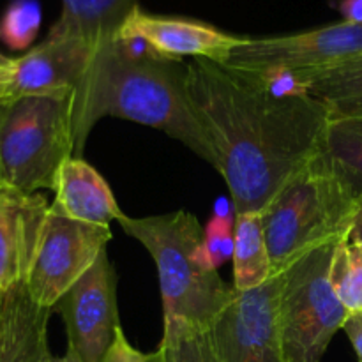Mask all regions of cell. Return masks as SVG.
I'll list each match as a JSON object with an SVG mask.
<instances>
[{
    "instance_id": "cell-12",
    "label": "cell",
    "mask_w": 362,
    "mask_h": 362,
    "mask_svg": "<svg viewBox=\"0 0 362 362\" xmlns=\"http://www.w3.org/2000/svg\"><path fill=\"white\" fill-rule=\"evenodd\" d=\"M94 53L78 39L46 35L41 45L14 59L7 99L25 95L73 98Z\"/></svg>"
},
{
    "instance_id": "cell-16",
    "label": "cell",
    "mask_w": 362,
    "mask_h": 362,
    "mask_svg": "<svg viewBox=\"0 0 362 362\" xmlns=\"http://www.w3.org/2000/svg\"><path fill=\"white\" fill-rule=\"evenodd\" d=\"M311 165L334 177L354 200H362V117L329 119Z\"/></svg>"
},
{
    "instance_id": "cell-26",
    "label": "cell",
    "mask_w": 362,
    "mask_h": 362,
    "mask_svg": "<svg viewBox=\"0 0 362 362\" xmlns=\"http://www.w3.org/2000/svg\"><path fill=\"white\" fill-rule=\"evenodd\" d=\"M13 64L14 59H9L4 53H0V101H6L9 98V81Z\"/></svg>"
},
{
    "instance_id": "cell-13",
    "label": "cell",
    "mask_w": 362,
    "mask_h": 362,
    "mask_svg": "<svg viewBox=\"0 0 362 362\" xmlns=\"http://www.w3.org/2000/svg\"><path fill=\"white\" fill-rule=\"evenodd\" d=\"M49 205L45 197L0 187V290L25 283L32 267Z\"/></svg>"
},
{
    "instance_id": "cell-2",
    "label": "cell",
    "mask_w": 362,
    "mask_h": 362,
    "mask_svg": "<svg viewBox=\"0 0 362 362\" xmlns=\"http://www.w3.org/2000/svg\"><path fill=\"white\" fill-rule=\"evenodd\" d=\"M187 64L163 59L141 42L112 39L94 53L73 95L74 156L105 117L163 131L216 168V154L186 87Z\"/></svg>"
},
{
    "instance_id": "cell-1",
    "label": "cell",
    "mask_w": 362,
    "mask_h": 362,
    "mask_svg": "<svg viewBox=\"0 0 362 362\" xmlns=\"http://www.w3.org/2000/svg\"><path fill=\"white\" fill-rule=\"evenodd\" d=\"M186 87L235 214L264 211L313 161L331 119L299 88L207 59L187 64Z\"/></svg>"
},
{
    "instance_id": "cell-8",
    "label": "cell",
    "mask_w": 362,
    "mask_h": 362,
    "mask_svg": "<svg viewBox=\"0 0 362 362\" xmlns=\"http://www.w3.org/2000/svg\"><path fill=\"white\" fill-rule=\"evenodd\" d=\"M110 226L66 218L49 207L25 286L35 304L53 310L64 293L98 262L112 240Z\"/></svg>"
},
{
    "instance_id": "cell-17",
    "label": "cell",
    "mask_w": 362,
    "mask_h": 362,
    "mask_svg": "<svg viewBox=\"0 0 362 362\" xmlns=\"http://www.w3.org/2000/svg\"><path fill=\"white\" fill-rule=\"evenodd\" d=\"M293 88L318 99L331 119L362 117V59L318 73L290 78Z\"/></svg>"
},
{
    "instance_id": "cell-7",
    "label": "cell",
    "mask_w": 362,
    "mask_h": 362,
    "mask_svg": "<svg viewBox=\"0 0 362 362\" xmlns=\"http://www.w3.org/2000/svg\"><path fill=\"white\" fill-rule=\"evenodd\" d=\"M362 59V23H339L272 37H246L225 66L265 80L299 76Z\"/></svg>"
},
{
    "instance_id": "cell-28",
    "label": "cell",
    "mask_w": 362,
    "mask_h": 362,
    "mask_svg": "<svg viewBox=\"0 0 362 362\" xmlns=\"http://www.w3.org/2000/svg\"><path fill=\"white\" fill-rule=\"evenodd\" d=\"M52 362H83V361H81L80 357H78L76 354H74V350L67 349L64 356H60V357L53 356V361Z\"/></svg>"
},
{
    "instance_id": "cell-19",
    "label": "cell",
    "mask_w": 362,
    "mask_h": 362,
    "mask_svg": "<svg viewBox=\"0 0 362 362\" xmlns=\"http://www.w3.org/2000/svg\"><path fill=\"white\" fill-rule=\"evenodd\" d=\"M329 279L349 313L362 311V246L350 243L349 235L336 246Z\"/></svg>"
},
{
    "instance_id": "cell-18",
    "label": "cell",
    "mask_w": 362,
    "mask_h": 362,
    "mask_svg": "<svg viewBox=\"0 0 362 362\" xmlns=\"http://www.w3.org/2000/svg\"><path fill=\"white\" fill-rule=\"evenodd\" d=\"M233 288H258L274 276L262 212H240L233 221Z\"/></svg>"
},
{
    "instance_id": "cell-24",
    "label": "cell",
    "mask_w": 362,
    "mask_h": 362,
    "mask_svg": "<svg viewBox=\"0 0 362 362\" xmlns=\"http://www.w3.org/2000/svg\"><path fill=\"white\" fill-rule=\"evenodd\" d=\"M343 331H345L346 338L352 343V349L356 352L357 359L362 362V311L349 313L345 324H343Z\"/></svg>"
},
{
    "instance_id": "cell-15",
    "label": "cell",
    "mask_w": 362,
    "mask_h": 362,
    "mask_svg": "<svg viewBox=\"0 0 362 362\" xmlns=\"http://www.w3.org/2000/svg\"><path fill=\"white\" fill-rule=\"evenodd\" d=\"M136 0H62V13L52 25V37L78 39L98 52L117 37Z\"/></svg>"
},
{
    "instance_id": "cell-22",
    "label": "cell",
    "mask_w": 362,
    "mask_h": 362,
    "mask_svg": "<svg viewBox=\"0 0 362 362\" xmlns=\"http://www.w3.org/2000/svg\"><path fill=\"white\" fill-rule=\"evenodd\" d=\"M230 255H233L232 221L223 216H214L204 230V257L207 264L218 271Z\"/></svg>"
},
{
    "instance_id": "cell-6",
    "label": "cell",
    "mask_w": 362,
    "mask_h": 362,
    "mask_svg": "<svg viewBox=\"0 0 362 362\" xmlns=\"http://www.w3.org/2000/svg\"><path fill=\"white\" fill-rule=\"evenodd\" d=\"M338 243L308 251L278 274L276 313L285 362H320L349 317L329 279Z\"/></svg>"
},
{
    "instance_id": "cell-27",
    "label": "cell",
    "mask_w": 362,
    "mask_h": 362,
    "mask_svg": "<svg viewBox=\"0 0 362 362\" xmlns=\"http://www.w3.org/2000/svg\"><path fill=\"white\" fill-rule=\"evenodd\" d=\"M349 240L354 244L362 246V200L357 202L356 214H354L352 226L349 230Z\"/></svg>"
},
{
    "instance_id": "cell-10",
    "label": "cell",
    "mask_w": 362,
    "mask_h": 362,
    "mask_svg": "<svg viewBox=\"0 0 362 362\" xmlns=\"http://www.w3.org/2000/svg\"><path fill=\"white\" fill-rule=\"evenodd\" d=\"M278 285L274 274L258 288L235 290L211 327L219 362H285L276 313Z\"/></svg>"
},
{
    "instance_id": "cell-3",
    "label": "cell",
    "mask_w": 362,
    "mask_h": 362,
    "mask_svg": "<svg viewBox=\"0 0 362 362\" xmlns=\"http://www.w3.org/2000/svg\"><path fill=\"white\" fill-rule=\"evenodd\" d=\"M117 223L148 251L159 276L163 324L212 327L235 296L204 257V228L197 216L180 211Z\"/></svg>"
},
{
    "instance_id": "cell-29",
    "label": "cell",
    "mask_w": 362,
    "mask_h": 362,
    "mask_svg": "<svg viewBox=\"0 0 362 362\" xmlns=\"http://www.w3.org/2000/svg\"><path fill=\"white\" fill-rule=\"evenodd\" d=\"M2 299H4V292L0 290V306H2Z\"/></svg>"
},
{
    "instance_id": "cell-23",
    "label": "cell",
    "mask_w": 362,
    "mask_h": 362,
    "mask_svg": "<svg viewBox=\"0 0 362 362\" xmlns=\"http://www.w3.org/2000/svg\"><path fill=\"white\" fill-rule=\"evenodd\" d=\"M103 362H166L165 354L161 349L156 352H141V350L134 349L129 341H127L126 334H124L122 327L117 332V338L110 350L106 352Z\"/></svg>"
},
{
    "instance_id": "cell-5",
    "label": "cell",
    "mask_w": 362,
    "mask_h": 362,
    "mask_svg": "<svg viewBox=\"0 0 362 362\" xmlns=\"http://www.w3.org/2000/svg\"><path fill=\"white\" fill-rule=\"evenodd\" d=\"M357 202L341 184L310 163L262 211L272 272L308 251L349 235Z\"/></svg>"
},
{
    "instance_id": "cell-20",
    "label": "cell",
    "mask_w": 362,
    "mask_h": 362,
    "mask_svg": "<svg viewBox=\"0 0 362 362\" xmlns=\"http://www.w3.org/2000/svg\"><path fill=\"white\" fill-rule=\"evenodd\" d=\"M159 349L166 362H219L211 327L163 324Z\"/></svg>"
},
{
    "instance_id": "cell-11",
    "label": "cell",
    "mask_w": 362,
    "mask_h": 362,
    "mask_svg": "<svg viewBox=\"0 0 362 362\" xmlns=\"http://www.w3.org/2000/svg\"><path fill=\"white\" fill-rule=\"evenodd\" d=\"M117 37L138 41L154 55L182 62V59H207L226 64L230 53L246 41L202 20L154 14L134 6L120 25Z\"/></svg>"
},
{
    "instance_id": "cell-4",
    "label": "cell",
    "mask_w": 362,
    "mask_h": 362,
    "mask_svg": "<svg viewBox=\"0 0 362 362\" xmlns=\"http://www.w3.org/2000/svg\"><path fill=\"white\" fill-rule=\"evenodd\" d=\"M73 156V98L0 101V187L53 191L60 166Z\"/></svg>"
},
{
    "instance_id": "cell-9",
    "label": "cell",
    "mask_w": 362,
    "mask_h": 362,
    "mask_svg": "<svg viewBox=\"0 0 362 362\" xmlns=\"http://www.w3.org/2000/svg\"><path fill=\"white\" fill-rule=\"evenodd\" d=\"M117 271L108 251L53 306L66 325L67 349L83 362H103L120 329Z\"/></svg>"
},
{
    "instance_id": "cell-14",
    "label": "cell",
    "mask_w": 362,
    "mask_h": 362,
    "mask_svg": "<svg viewBox=\"0 0 362 362\" xmlns=\"http://www.w3.org/2000/svg\"><path fill=\"white\" fill-rule=\"evenodd\" d=\"M53 193L49 207L76 221L110 226L124 214L105 177L83 158L73 156L60 166Z\"/></svg>"
},
{
    "instance_id": "cell-25",
    "label": "cell",
    "mask_w": 362,
    "mask_h": 362,
    "mask_svg": "<svg viewBox=\"0 0 362 362\" xmlns=\"http://www.w3.org/2000/svg\"><path fill=\"white\" fill-rule=\"evenodd\" d=\"M338 11L343 16V21L362 23V0H339Z\"/></svg>"
},
{
    "instance_id": "cell-21",
    "label": "cell",
    "mask_w": 362,
    "mask_h": 362,
    "mask_svg": "<svg viewBox=\"0 0 362 362\" xmlns=\"http://www.w3.org/2000/svg\"><path fill=\"white\" fill-rule=\"evenodd\" d=\"M41 23L37 0H11L0 16V41L11 49H27L37 37Z\"/></svg>"
}]
</instances>
